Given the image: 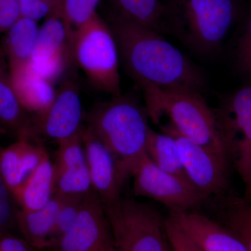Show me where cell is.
Masks as SVG:
<instances>
[{
    "label": "cell",
    "mask_w": 251,
    "mask_h": 251,
    "mask_svg": "<svg viewBox=\"0 0 251 251\" xmlns=\"http://www.w3.org/2000/svg\"><path fill=\"white\" fill-rule=\"evenodd\" d=\"M112 18L135 23L161 34H172L167 3L162 0H107Z\"/></svg>",
    "instance_id": "cell-17"
},
{
    "label": "cell",
    "mask_w": 251,
    "mask_h": 251,
    "mask_svg": "<svg viewBox=\"0 0 251 251\" xmlns=\"http://www.w3.org/2000/svg\"><path fill=\"white\" fill-rule=\"evenodd\" d=\"M31 139H19L0 151V176L13 196L39 166L46 151Z\"/></svg>",
    "instance_id": "cell-15"
},
{
    "label": "cell",
    "mask_w": 251,
    "mask_h": 251,
    "mask_svg": "<svg viewBox=\"0 0 251 251\" xmlns=\"http://www.w3.org/2000/svg\"><path fill=\"white\" fill-rule=\"evenodd\" d=\"M21 17L37 22L52 14V7L47 0H18Z\"/></svg>",
    "instance_id": "cell-31"
},
{
    "label": "cell",
    "mask_w": 251,
    "mask_h": 251,
    "mask_svg": "<svg viewBox=\"0 0 251 251\" xmlns=\"http://www.w3.org/2000/svg\"><path fill=\"white\" fill-rule=\"evenodd\" d=\"M86 195L69 196L64 203L57 214L49 247L75 224L83 205Z\"/></svg>",
    "instance_id": "cell-27"
},
{
    "label": "cell",
    "mask_w": 251,
    "mask_h": 251,
    "mask_svg": "<svg viewBox=\"0 0 251 251\" xmlns=\"http://www.w3.org/2000/svg\"><path fill=\"white\" fill-rule=\"evenodd\" d=\"M58 143L56 161V169H67L87 165L85 149L81 137V130L77 134Z\"/></svg>",
    "instance_id": "cell-26"
},
{
    "label": "cell",
    "mask_w": 251,
    "mask_h": 251,
    "mask_svg": "<svg viewBox=\"0 0 251 251\" xmlns=\"http://www.w3.org/2000/svg\"><path fill=\"white\" fill-rule=\"evenodd\" d=\"M126 70L138 85L200 92L205 77L199 67L161 33L111 18L109 23Z\"/></svg>",
    "instance_id": "cell-1"
},
{
    "label": "cell",
    "mask_w": 251,
    "mask_h": 251,
    "mask_svg": "<svg viewBox=\"0 0 251 251\" xmlns=\"http://www.w3.org/2000/svg\"><path fill=\"white\" fill-rule=\"evenodd\" d=\"M100 0H64L62 19L65 24L69 46L82 25L97 13Z\"/></svg>",
    "instance_id": "cell-25"
},
{
    "label": "cell",
    "mask_w": 251,
    "mask_h": 251,
    "mask_svg": "<svg viewBox=\"0 0 251 251\" xmlns=\"http://www.w3.org/2000/svg\"><path fill=\"white\" fill-rule=\"evenodd\" d=\"M169 215L201 251H248L232 231L207 216L192 211H170Z\"/></svg>",
    "instance_id": "cell-14"
},
{
    "label": "cell",
    "mask_w": 251,
    "mask_h": 251,
    "mask_svg": "<svg viewBox=\"0 0 251 251\" xmlns=\"http://www.w3.org/2000/svg\"><path fill=\"white\" fill-rule=\"evenodd\" d=\"M103 208L117 251H172L165 219L152 206L121 198Z\"/></svg>",
    "instance_id": "cell-6"
},
{
    "label": "cell",
    "mask_w": 251,
    "mask_h": 251,
    "mask_svg": "<svg viewBox=\"0 0 251 251\" xmlns=\"http://www.w3.org/2000/svg\"><path fill=\"white\" fill-rule=\"evenodd\" d=\"M21 17L18 0H0V34L6 33Z\"/></svg>",
    "instance_id": "cell-32"
},
{
    "label": "cell",
    "mask_w": 251,
    "mask_h": 251,
    "mask_svg": "<svg viewBox=\"0 0 251 251\" xmlns=\"http://www.w3.org/2000/svg\"><path fill=\"white\" fill-rule=\"evenodd\" d=\"M214 111L229 158L248 186L251 183V84L229 96Z\"/></svg>",
    "instance_id": "cell-7"
},
{
    "label": "cell",
    "mask_w": 251,
    "mask_h": 251,
    "mask_svg": "<svg viewBox=\"0 0 251 251\" xmlns=\"http://www.w3.org/2000/svg\"><path fill=\"white\" fill-rule=\"evenodd\" d=\"M52 7V14L50 16H59L62 18L63 7L64 0H47Z\"/></svg>",
    "instance_id": "cell-34"
},
{
    "label": "cell",
    "mask_w": 251,
    "mask_h": 251,
    "mask_svg": "<svg viewBox=\"0 0 251 251\" xmlns=\"http://www.w3.org/2000/svg\"><path fill=\"white\" fill-rule=\"evenodd\" d=\"M146 153L151 161L163 171L187 179L181 163L179 149L172 135L163 132L158 133L150 127L147 138Z\"/></svg>",
    "instance_id": "cell-22"
},
{
    "label": "cell",
    "mask_w": 251,
    "mask_h": 251,
    "mask_svg": "<svg viewBox=\"0 0 251 251\" xmlns=\"http://www.w3.org/2000/svg\"><path fill=\"white\" fill-rule=\"evenodd\" d=\"M39 31L36 21L21 17L5 33L1 49L6 56L9 70L29 62Z\"/></svg>",
    "instance_id": "cell-21"
},
{
    "label": "cell",
    "mask_w": 251,
    "mask_h": 251,
    "mask_svg": "<svg viewBox=\"0 0 251 251\" xmlns=\"http://www.w3.org/2000/svg\"><path fill=\"white\" fill-rule=\"evenodd\" d=\"M9 71L15 92L23 109L36 116L45 112L55 96L54 83L38 74L29 62Z\"/></svg>",
    "instance_id": "cell-16"
},
{
    "label": "cell",
    "mask_w": 251,
    "mask_h": 251,
    "mask_svg": "<svg viewBox=\"0 0 251 251\" xmlns=\"http://www.w3.org/2000/svg\"><path fill=\"white\" fill-rule=\"evenodd\" d=\"M92 190L87 165L67 169L54 168V193L65 196H84Z\"/></svg>",
    "instance_id": "cell-24"
},
{
    "label": "cell",
    "mask_w": 251,
    "mask_h": 251,
    "mask_svg": "<svg viewBox=\"0 0 251 251\" xmlns=\"http://www.w3.org/2000/svg\"><path fill=\"white\" fill-rule=\"evenodd\" d=\"M0 124L17 134L19 139L34 136L30 119L18 100L6 56L0 47Z\"/></svg>",
    "instance_id": "cell-19"
},
{
    "label": "cell",
    "mask_w": 251,
    "mask_h": 251,
    "mask_svg": "<svg viewBox=\"0 0 251 251\" xmlns=\"http://www.w3.org/2000/svg\"><path fill=\"white\" fill-rule=\"evenodd\" d=\"M81 137L92 189L103 206L118 202L125 182L115 157L87 127L81 128Z\"/></svg>",
    "instance_id": "cell-13"
},
{
    "label": "cell",
    "mask_w": 251,
    "mask_h": 251,
    "mask_svg": "<svg viewBox=\"0 0 251 251\" xmlns=\"http://www.w3.org/2000/svg\"><path fill=\"white\" fill-rule=\"evenodd\" d=\"M12 193L0 176V233H9L14 227H17L16 213L12 202Z\"/></svg>",
    "instance_id": "cell-29"
},
{
    "label": "cell",
    "mask_w": 251,
    "mask_h": 251,
    "mask_svg": "<svg viewBox=\"0 0 251 251\" xmlns=\"http://www.w3.org/2000/svg\"><path fill=\"white\" fill-rule=\"evenodd\" d=\"M69 196L54 193L44 207L35 211H17L16 224L25 240L34 249H49L56 219Z\"/></svg>",
    "instance_id": "cell-18"
},
{
    "label": "cell",
    "mask_w": 251,
    "mask_h": 251,
    "mask_svg": "<svg viewBox=\"0 0 251 251\" xmlns=\"http://www.w3.org/2000/svg\"><path fill=\"white\" fill-rule=\"evenodd\" d=\"M139 85L145 98V110L153 123L158 125L166 117L167 125L179 134L229 158L215 111L200 92L163 88L148 83Z\"/></svg>",
    "instance_id": "cell-3"
},
{
    "label": "cell",
    "mask_w": 251,
    "mask_h": 251,
    "mask_svg": "<svg viewBox=\"0 0 251 251\" xmlns=\"http://www.w3.org/2000/svg\"><path fill=\"white\" fill-rule=\"evenodd\" d=\"M161 132L175 138L186 177L206 198L223 192L227 186L229 158L179 134L171 125H162Z\"/></svg>",
    "instance_id": "cell-9"
},
{
    "label": "cell",
    "mask_w": 251,
    "mask_h": 251,
    "mask_svg": "<svg viewBox=\"0 0 251 251\" xmlns=\"http://www.w3.org/2000/svg\"><path fill=\"white\" fill-rule=\"evenodd\" d=\"M4 127L3 126L1 125V124H0V134H1V133H2L3 132H4Z\"/></svg>",
    "instance_id": "cell-37"
},
{
    "label": "cell",
    "mask_w": 251,
    "mask_h": 251,
    "mask_svg": "<svg viewBox=\"0 0 251 251\" xmlns=\"http://www.w3.org/2000/svg\"><path fill=\"white\" fill-rule=\"evenodd\" d=\"M224 217L226 227L251 251V202L239 198H229L224 205Z\"/></svg>",
    "instance_id": "cell-23"
},
{
    "label": "cell",
    "mask_w": 251,
    "mask_h": 251,
    "mask_svg": "<svg viewBox=\"0 0 251 251\" xmlns=\"http://www.w3.org/2000/svg\"><path fill=\"white\" fill-rule=\"evenodd\" d=\"M133 191L137 196L152 199L170 211H191L206 199L186 178L167 173L145 154L135 166Z\"/></svg>",
    "instance_id": "cell-8"
},
{
    "label": "cell",
    "mask_w": 251,
    "mask_h": 251,
    "mask_svg": "<svg viewBox=\"0 0 251 251\" xmlns=\"http://www.w3.org/2000/svg\"><path fill=\"white\" fill-rule=\"evenodd\" d=\"M247 194L248 196V201L251 202V183L249 186H247Z\"/></svg>",
    "instance_id": "cell-36"
},
{
    "label": "cell",
    "mask_w": 251,
    "mask_h": 251,
    "mask_svg": "<svg viewBox=\"0 0 251 251\" xmlns=\"http://www.w3.org/2000/svg\"><path fill=\"white\" fill-rule=\"evenodd\" d=\"M32 248L25 239L8 232L0 233V251H35Z\"/></svg>",
    "instance_id": "cell-33"
},
{
    "label": "cell",
    "mask_w": 251,
    "mask_h": 251,
    "mask_svg": "<svg viewBox=\"0 0 251 251\" xmlns=\"http://www.w3.org/2000/svg\"><path fill=\"white\" fill-rule=\"evenodd\" d=\"M72 59L65 24L62 17L49 16L39 27L29 64L54 83Z\"/></svg>",
    "instance_id": "cell-12"
},
{
    "label": "cell",
    "mask_w": 251,
    "mask_h": 251,
    "mask_svg": "<svg viewBox=\"0 0 251 251\" xmlns=\"http://www.w3.org/2000/svg\"><path fill=\"white\" fill-rule=\"evenodd\" d=\"M71 51L72 59L95 88L114 97L121 94L116 41L110 26L97 12L76 31Z\"/></svg>",
    "instance_id": "cell-5"
},
{
    "label": "cell",
    "mask_w": 251,
    "mask_h": 251,
    "mask_svg": "<svg viewBox=\"0 0 251 251\" xmlns=\"http://www.w3.org/2000/svg\"><path fill=\"white\" fill-rule=\"evenodd\" d=\"M164 224L167 239L172 251H200L197 246L171 216L165 219Z\"/></svg>",
    "instance_id": "cell-30"
},
{
    "label": "cell",
    "mask_w": 251,
    "mask_h": 251,
    "mask_svg": "<svg viewBox=\"0 0 251 251\" xmlns=\"http://www.w3.org/2000/svg\"><path fill=\"white\" fill-rule=\"evenodd\" d=\"M54 194V168L46 151L37 168L14 194L23 210L44 207Z\"/></svg>",
    "instance_id": "cell-20"
},
{
    "label": "cell",
    "mask_w": 251,
    "mask_h": 251,
    "mask_svg": "<svg viewBox=\"0 0 251 251\" xmlns=\"http://www.w3.org/2000/svg\"><path fill=\"white\" fill-rule=\"evenodd\" d=\"M172 34L198 53L219 50L241 14L239 0H168Z\"/></svg>",
    "instance_id": "cell-4"
},
{
    "label": "cell",
    "mask_w": 251,
    "mask_h": 251,
    "mask_svg": "<svg viewBox=\"0 0 251 251\" xmlns=\"http://www.w3.org/2000/svg\"><path fill=\"white\" fill-rule=\"evenodd\" d=\"M112 239L103 204L92 190L74 226L51 244L50 251H99Z\"/></svg>",
    "instance_id": "cell-10"
},
{
    "label": "cell",
    "mask_w": 251,
    "mask_h": 251,
    "mask_svg": "<svg viewBox=\"0 0 251 251\" xmlns=\"http://www.w3.org/2000/svg\"><path fill=\"white\" fill-rule=\"evenodd\" d=\"M148 117L136 100L122 94L96 105L87 117V128L115 157L124 182L147 154Z\"/></svg>",
    "instance_id": "cell-2"
},
{
    "label": "cell",
    "mask_w": 251,
    "mask_h": 251,
    "mask_svg": "<svg viewBox=\"0 0 251 251\" xmlns=\"http://www.w3.org/2000/svg\"><path fill=\"white\" fill-rule=\"evenodd\" d=\"M82 106L80 92L72 81L56 90L52 103L31 122L33 134L39 133L59 142L77 134L82 128Z\"/></svg>",
    "instance_id": "cell-11"
},
{
    "label": "cell",
    "mask_w": 251,
    "mask_h": 251,
    "mask_svg": "<svg viewBox=\"0 0 251 251\" xmlns=\"http://www.w3.org/2000/svg\"><path fill=\"white\" fill-rule=\"evenodd\" d=\"M99 251H117V250L114 245L113 241L112 239L111 241L105 244Z\"/></svg>",
    "instance_id": "cell-35"
},
{
    "label": "cell",
    "mask_w": 251,
    "mask_h": 251,
    "mask_svg": "<svg viewBox=\"0 0 251 251\" xmlns=\"http://www.w3.org/2000/svg\"><path fill=\"white\" fill-rule=\"evenodd\" d=\"M236 67L243 75L251 76V12L243 23L235 49Z\"/></svg>",
    "instance_id": "cell-28"
}]
</instances>
